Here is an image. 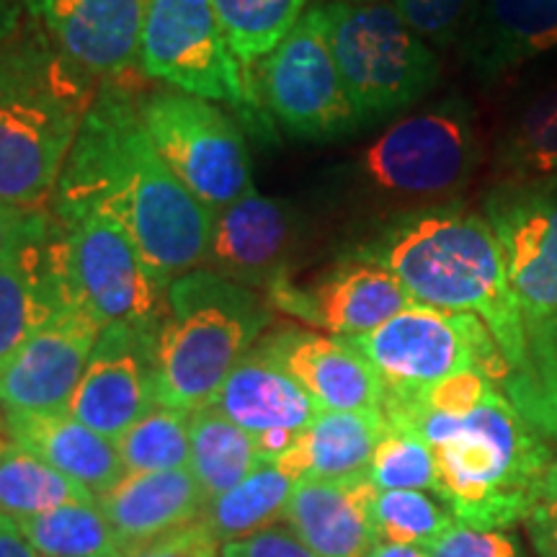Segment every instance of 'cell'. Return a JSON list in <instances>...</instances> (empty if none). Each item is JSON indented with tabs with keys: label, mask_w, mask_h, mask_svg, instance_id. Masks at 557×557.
<instances>
[{
	"label": "cell",
	"mask_w": 557,
	"mask_h": 557,
	"mask_svg": "<svg viewBox=\"0 0 557 557\" xmlns=\"http://www.w3.org/2000/svg\"><path fill=\"white\" fill-rule=\"evenodd\" d=\"M62 205H90L120 222L163 289L201 269L212 209L169 169L124 83L101 86L83 120L50 207Z\"/></svg>",
	"instance_id": "1"
},
{
	"label": "cell",
	"mask_w": 557,
	"mask_h": 557,
	"mask_svg": "<svg viewBox=\"0 0 557 557\" xmlns=\"http://www.w3.org/2000/svg\"><path fill=\"white\" fill-rule=\"evenodd\" d=\"M389 426L416 431L431 444L438 468L436 498L459 524L500 532L540 504L555 457L500 387L465 416L436 413L413 400L385 398Z\"/></svg>",
	"instance_id": "2"
},
{
	"label": "cell",
	"mask_w": 557,
	"mask_h": 557,
	"mask_svg": "<svg viewBox=\"0 0 557 557\" xmlns=\"http://www.w3.org/2000/svg\"><path fill=\"white\" fill-rule=\"evenodd\" d=\"M359 250L385 263L416 305L478 315L513 372H527V325L485 214L462 205L421 207Z\"/></svg>",
	"instance_id": "3"
},
{
	"label": "cell",
	"mask_w": 557,
	"mask_h": 557,
	"mask_svg": "<svg viewBox=\"0 0 557 557\" xmlns=\"http://www.w3.org/2000/svg\"><path fill=\"white\" fill-rule=\"evenodd\" d=\"M101 83L70 65L34 21L0 60V201L50 209Z\"/></svg>",
	"instance_id": "4"
},
{
	"label": "cell",
	"mask_w": 557,
	"mask_h": 557,
	"mask_svg": "<svg viewBox=\"0 0 557 557\" xmlns=\"http://www.w3.org/2000/svg\"><path fill=\"white\" fill-rule=\"evenodd\" d=\"M269 323L271 305L261 292L207 269L173 278L156 329L160 406L189 413L212 406Z\"/></svg>",
	"instance_id": "5"
},
{
	"label": "cell",
	"mask_w": 557,
	"mask_h": 557,
	"mask_svg": "<svg viewBox=\"0 0 557 557\" xmlns=\"http://www.w3.org/2000/svg\"><path fill=\"white\" fill-rule=\"evenodd\" d=\"M325 32L359 124H380L436 86L438 62L393 0H325Z\"/></svg>",
	"instance_id": "6"
},
{
	"label": "cell",
	"mask_w": 557,
	"mask_h": 557,
	"mask_svg": "<svg viewBox=\"0 0 557 557\" xmlns=\"http://www.w3.org/2000/svg\"><path fill=\"white\" fill-rule=\"evenodd\" d=\"M377 369L385 395L410 398L451 374L478 369L500 387L511 377L504 351L472 312L410 305L377 331L346 338Z\"/></svg>",
	"instance_id": "7"
},
{
	"label": "cell",
	"mask_w": 557,
	"mask_h": 557,
	"mask_svg": "<svg viewBox=\"0 0 557 557\" xmlns=\"http://www.w3.org/2000/svg\"><path fill=\"white\" fill-rule=\"evenodd\" d=\"M483 160L475 111L444 99L393 122L359 156L369 186L398 199H451L462 194Z\"/></svg>",
	"instance_id": "8"
},
{
	"label": "cell",
	"mask_w": 557,
	"mask_h": 557,
	"mask_svg": "<svg viewBox=\"0 0 557 557\" xmlns=\"http://www.w3.org/2000/svg\"><path fill=\"white\" fill-rule=\"evenodd\" d=\"M250 88L269 122L305 143H329L361 129L333 58L323 3L310 5L295 29L248 67Z\"/></svg>",
	"instance_id": "9"
},
{
	"label": "cell",
	"mask_w": 557,
	"mask_h": 557,
	"mask_svg": "<svg viewBox=\"0 0 557 557\" xmlns=\"http://www.w3.org/2000/svg\"><path fill=\"white\" fill-rule=\"evenodd\" d=\"M60 233L62 276L75 308L101 329L111 323H158L165 289L120 222L90 205L50 207Z\"/></svg>",
	"instance_id": "10"
},
{
	"label": "cell",
	"mask_w": 557,
	"mask_h": 557,
	"mask_svg": "<svg viewBox=\"0 0 557 557\" xmlns=\"http://www.w3.org/2000/svg\"><path fill=\"white\" fill-rule=\"evenodd\" d=\"M139 70L181 94L225 103L256 127H261L259 114L269 124L212 0H148Z\"/></svg>",
	"instance_id": "11"
},
{
	"label": "cell",
	"mask_w": 557,
	"mask_h": 557,
	"mask_svg": "<svg viewBox=\"0 0 557 557\" xmlns=\"http://www.w3.org/2000/svg\"><path fill=\"white\" fill-rule=\"evenodd\" d=\"M139 116L169 169L207 209L218 212L253 189L246 135L218 103L163 88L139 99Z\"/></svg>",
	"instance_id": "12"
},
{
	"label": "cell",
	"mask_w": 557,
	"mask_h": 557,
	"mask_svg": "<svg viewBox=\"0 0 557 557\" xmlns=\"http://www.w3.org/2000/svg\"><path fill=\"white\" fill-rule=\"evenodd\" d=\"M529 344L557 331V184H506L485 199Z\"/></svg>",
	"instance_id": "13"
},
{
	"label": "cell",
	"mask_w": 557,
	"mask_h": 557,
	"mask_svg": "<svg viewBox=\"0 0 557 557\" xmlns=\"http://www.w3.org/2000/svg\"><path fill=\"white\" fill-rule=\"evenodd\" d=\"M271 308L338 338H359L413 305L398 276L372 256L351 253L333 263L310 287L289 274L267 292Z\"/></svg>",
	"instance_id": "14"
},
{
	"label": "cell",
	"mask_w": 557,
	"mask_h": 557,
	"mask_svg": "<svg viewBox=\"0 0 557 557\" xmlns=\"http://www.w3.org/2000/svg\"><path fill=\"white\" fill-rule=\"evenodd\" d=\"M156 329L158 323H111L101 329L67 413L116 442L160 406Z\"/></svg>",
	"instance_id": "15"
},
{
	"label": "cell",
	"mask_w": 557,
	"mask_h": 557,
	"mask_svg": "<svg viewBox=\"0 0 557 557\" xmlns=\"http://www.w3.org/2000/svg\"><path fill=\"white\" fill-rule=\"evenodd\" d=\"M50 45L101 86L124 83L139 65L148 0H24Z\"/></svg>",
	"instance_id": "16"
},
{
	"label": "cell",
	"mask_w": 557,
	"mask_h": 557,
	"mask_svg": "<svg viewBox=\"0 0 557 557\" xmlns=\"http://www.w3.org/2000/svg\"><path fill=\"white\" fill-rule=\"evenodd\" d=\"M101 325L81 308H65L0 359V408L5 413H67Z\"/></svg>",
	"instance_id": "17"
},
{
	"label": "cell",
	"mask_w": 557,
	"mask_h": 557,
	"mask_svg": "<svg viewBox=\"0 0 557 557\" xmlns=\"http://www.w3.org/2000/svg\"><path fill=\"white\" fill-rule=\"evenodd\" d=\"M299 243V220L287 201L263 197L256 189L212 212V233L201 269L267 292L289 274Z\"/></svg>",
	"instance_id": "18"
},
{
	"label": "cell",
	"mask_w": 557,
	"mask_h": 557,
	"mask_svg": "<svg viewBox=\"0 0 557 557\" xmlns=\"http://www.w3.org/2000/svg\"><path fill=\"white\" fill-rule=\"evenodd\" d=\"M320 410H382L385 385L351 341L308 329H276L259 344Z\"/></svg>",
	"instance_id": "19"
},
{
	"label": "cell",
	"mask_w": 557,
	"mask_h": 557,
	"mask_svg": "<svg viewBox=\"0 0 557 557\" xmlns=\"http://www.w3.org/2000/svg\"><path fill=\"white\" fill-rule=\"evenodd\" d=\"M65 308L75 305L62 276L58 222L50 209H37L0 263V359Z\"/></svg>",
	"instance_id": "20"
},
{
	"label": "cell",
	"mask_w": 557,
	"mask_h": 557,
	"mask_svg": "<svg viewBox=\"0 0 557 557\" xmlns=\"http://www.w3.org/2000/svg\"><path fill=\"white\" fill-rule=\"evenodd\" d=\"M374 498L377 487L369 472L341 480H297L284 521L312 555L367 557L377 545Z\"/></svg>",
	"instance_id": "21"
},
{
	"label": "cell",
	"mask_w": 557,
	"mask_h": 557,
	"mask_svg": "<svg viewBox=\"0 0 557 557\" xmlns=\"http://www.w3.org/2000/svg\"><path fill=\"white\" fill-rule=\"evenodd\" d=\"M96 504L129 549L199 521L209 500L191 470H169L127 472Z\"/></svg>",
	"instance_id": "22"
},
{
	"label": "cell",
	"mask_w": 557,
	"mask_h": 557,
	"mask_svg": "<svg viewBox=\"0 0 557 557\" xmlns=\"http://www.w3.org/2000/svg\"><path fill=\"white\" fill-rule=\"evenodd\" d=\"M557 47V0H478L465 34V60L480 81Z\"/></svg>",
	"instance_id": "23"
},
{
	"label": "cell",
	"mask_w": 557,
	"mask_h": 557,
	"mask_svg": "<svg viewBox=\"0 0 557 557\" xmlns=\"http://www.w3.org/2000/svg\"><path fill=\"white\" fill-rule=\"evenodd\" d=\"M385 434L382 410H320L274 465L295 483L364 475Z\"/></svg>",
	"instance_id": "24"
},
{
	"label": "cell",
	"mask_w": 557,
	"mask_h": 557,
	"mask_svg": "<svg viewBox=\"0 0 557 557\" xmlns=\"http://www.w3.org/2000/svg\"><path fill=\"white\" fill-rule=\"evenodd\" d=\"M5 429L18 447L88 487L96 498L127 475L116 444L70 413H5Z\"/></svg>",
	"instance_id": "25"
},
{
	"label": "cell",
	"mask_w": 557,
	"mask_h": 557,
	"mask_svg": "<svg viewBox=\"0 0 557 557\" xmlns=\"http://www.w3.org/2000/svg\"><path fill=\"white\" fill-rule=\"evenodd\" d=\"M212 406L253 436L271 431L299 434L320 413L318 403L259 346L230 372Z\"/></svg>",
	"instance_id": "26"
},
{
	"label": "cell",
	"mask_w": 557,
	"mask_h": 557,
	"mask_svg": "<svg viewBox=\"0 0 557 557\" xmlns=\"http://www.w3.org/2000/svg\"><path fill=\"white\" fill-rule=\"evenodd\" d=\"M263 455L253 434L235 426L214 406L191 413L189 470L207 500L225 496L261 468Z\"/></svg>",
	"instance_id": "27"
},
{
	"label": "cell",
	"mask_w": 557,
	"mask_h": 557,
	"mask_svg": "<svg viewBox=\"0 0 557 557\" xmlns=\"http://www.w3.org/2000/svg\"><path fill=\"white\" fill-rule=\"evenodd\" d=\"M96 496L75 480L62 475L45 459L18 447L16 442H0V513L13 521L39 517L52 508L70 504H94Z\"/></svg>",
	"instance_id": "28"
},
{
	"label": "cell",
	"mask_w": 557,
	"mask_h": 557,
	"mask_svg": "<svg viewBox=\"0 0 557 557\" xmlns=\"http://www.w3.org/2000/svg\"><path fill=\"white\" fill-rule=\"evenodd\" d=\"M292 487L295 480L267 462L225 496L209 500L201 521L220 545L248 540L269 529L276 519H284Z\"/></svg>",
	"instance_id": "29"
},
{
	"label": "cell",
	"mask_w": 557,
	"mask_h": 557,
	"mask_svg": "<svg viewBox=\"0 0 557 557\" xmlns=\"http://www.w3.org/2000/svg\"><path fill=\"white\" fill-rule=\"evenodd\" d=\"M41 557H124V547L99 504H70L16 521Z\"/></svg>",
	"instance_id": "30"
},
{
	"label": "cell",
	"mask_w": 557,
	"mask_h": 557,
	"mask_svg": "<svg viewBox=\"0 0 557 557\" xmlns=\"http://www.w3.org/2000/svg\"><path fill=\"white\" fill-rule=\"evenodd\" d=\"M230 41V50L240 65L253 67L295 29L310 0H212Z\"/></svg>",
	"instance_id": "31"
},
{
	"label": "cell",
	"mask_w": 557,
	"mask_h": 557,
	"mask_svg": "<svg viewBox=\"0 0 557 557\" xmlns=\"http://www.w3.org/2000/svg\"><path fill=\"white\" fill-rule=\"evenodd\" d=\"M114 444L127 472L189 470L191 413L156 406Z\"/></svg>",
	"instance_id": "32"
},
{
	"label": "cell",
	"mask_w": 557,
	"mask_h": 557,
	"mask_svg": "<svg viewBox=\"0 0 557 557\" xmlns=\"http://www.w3.org/2000/svg\"><path fill=\"white\" fill-rule=\"evenodd\" d=\"M377 542L431 549L459 521L447 504L423 491H377L372 506Z\"/></svg>",
	"instance_id": "33"
},
{
	"label": "cell",
	"mask_w": 557,
	"mask_h": 557,
	"mask_svg": "<svg viewBox=\"0 0 557 557\" xmlns=\"http://www.w3.org/2000/svg\"><path fill=\"white\" fill-rule=\"evenodd\" d=\"M500 163L513 184L557 176V94L542 96L508 132Z\"/></svg>",
	"instance_id": "34"
},
{
	"label": "cell",
	"mask_w": 557,
	"mask_h": 557,
	"mask_svg": "<svg viewBox=\"0 0 557 557\" xmlns=\"http://www.w3.org/2000/svg\"><path fill=\"white\" fill-rule=\"evenodd\" d=\"M369 478L377 491L438 493V468L431 444L416 431L389 426V423L369 465Z\"/></svg>",
	"instance_id": "35"
},
{
	"label": "cell",
	"mask_w": 557,
	"mask_h": 557,
	"mask_svg": "<svg viewBox=\"0 0 557 557\" xmlns=\"http://www.w3.org/2000/svg\"><path fill=\"white\" fill-rule=\"evenodd\" d=\"M418 37L434 47H449L468 29L478 0H393Z\"/></svg>",
	"instance_id": "36"
},
{
	"label": "cell",
	"mask_w": 557,
	"mask_h": 557,
	"mask_svg": "<svg viewBox=\"0 0 557 557\" xmlns=\"http://www.w3.org/2000/svg\"><path fill=\"white\" fill-rule=\"evenodd\" d=\"M500 389L542 436L557 438V387L553 382L527 369V372H511Z\"/></svg>",
	"instance_id": "37"
},
{
	"label": "cell",
	"mask_w": 557,
	"mask_h": 557,
	"mask_svg": "<svg viewBox=\"0 0 557 557\" xmlns=\"http://www.w3.org/2000/svg\"><path fill=\"white\" fill-rule=\"evenodd\" d=\"M431 557H524L519 545L500 532H478L465 524L451 527L434 547Z\"/></svg>",
	"instance_id": "38"
},
{
	"label": "cell",
	"mask_w": 557,
	"mask_h": 557,
	"mask_svg": "<svg viewBox=\"0 0 557 557\" xmlns=\"http://www.w3.org/2000/svg\"><path fill=\"white\" fill-rule=\"evenodd\" d=\"M220 542L199 519L178 532L148 542V545L124 549V557H220Z\"/></svg>",
	"instance_id": "39"
},
{
	"label": "cell",
	"mask_w": 557,
	"mask_h": 557,
	"mask_svg": "<svg viewBox=\"0 0 557 557\" xmlns=\"http://www.w3.org/2000/svg\"><path fill=\"white\" fill-rule=\"evenodd\" d=\"M220 557H318L312 555L292 529L269 527L248 540L222 545Z\"/></svg>",
	"instance_id": "40"
},
{
	"label": "cell",
	"mask_w": 557,
	"mask_h": 557,
	"mask_svg": "<svg viewBox=\"0 0 557 557\" xmlns=\"http://www.w3.org/2000/svg\"><path fill=\"white\" fill-rule=\"evenodd\" d=\"M529 532H532L534 547L540 557H557V459L549 470L545 493L540 504L527 517Z\"/></svg>",
	"instance_id": "41"
},
{
	"label": "cell",
	"mask_w": 557,
	"mask_h": 557,
	"mask_svg": "<svg viewBox=\"0 0 557 557\" xmlns=\"http://www.w3.org/2000/svg\"><path fill=\"white\" fill-rule=\"evenodd\" d=\"M34 214H37V209H18L0 201V263L9 256V250L16 246L24 230L29 227Z\"/></svg>",
	"instance_id": "42"
},
{
	"label": "cell",
	"mask_w": 557,
	"mask_h": 557,
	"mask_svg": "<svg viewBox=\"0 0 557 557\" xmlns=\"http://www.w3.org/2000/svg\"><path fill=\"white\" fill-rule=\"evenodd\" d=\"M529 372L557 387V331L529 344Z\"/></svg>",
	"instance_id": "43"
},
{
	"label": "cell",
	"mask_w": 557,
	"mask_h": 557,
	"mask_svg": "<svg viewBox=\"0 0 557 557\" xmlns=\"http://www.w3.org/2000/svg\"><path fill=\"white\" fill-rule=\"evenodd\" d=\"M0 557H41L21 534L16 521L3 513H0Z\"/></svg>",
	"instance_id": "44"
},
{
	"label": "cell",
	"mask_w": 557,
	"mask_h": 557,
	"mask_svg": "<svg viewBox=\"0 0 557 557\" xmlns=\"http://www.w3.org/2000/svg\"><path fill=\"white\" fill-rule=\"evenodd\" d=\"M24 18H26L24 0H0V60H3V54L11 47V41L16 39Z\"/></svg>",
	"instance_id": "45"
},
{
	"label": "cell",
	"mask_w": 557,
	"mask_h": 557,
	"mask_svg": "<svg viewBox=\"0 0 557 557\" xmlns=\"http://www.w3.org/2000/svg\"><path fill=\"white\" fill-rule=\"evenodd\" d=\"M367 557H431L429 549L413 545H393V542H377L369 549Z\"/></svg>",
	"instance_id": "46"
}]
</instances>
